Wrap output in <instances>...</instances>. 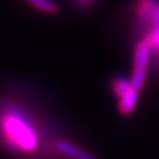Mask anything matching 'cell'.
<instances>
[{"label":"cell","mask_w":159,"mask_h":159,"mask_svg":"<svg viewBox=\"0 0 159 159\" xmlns=\"http://www.w3.org/2000/svg\"><path fill=\"white\" fill-rule=\"evenodd\" d=\"M4 132L14 144L24 150H33L36 147V137L29 125L21 119L10 115L4 120Z\"/></svg>","instance_id":"obj_1"},{"label":"cell","mask_w":159,"mask_h":159,"mask_svg":"<svg viewBox=\"0 0 159 159\" xmlns=\"http://www.w3.org/2000/svg\"><path fill=\"white\" fill-rule=\"evenodd\" d=\"M150 49L152 47L147 40H142L138 43L135 47L134 52V66L133 71H139V73H147V68L149 64L150 59Z\"/></svg>","instance_id":"obj_2"},{"label":"cell","mask_w":159,"mask_h":159,"mask_svg":"<svg viewBox=\"0 0 159 159\" xmlns=\"http://www.w3.org/2000/svg\"><path fill=\"white\" fill-rule=\"evenodd\" d=\"M55 149L64 154L65 157L70 158V159H97L93 154L88 153L87 150L76 147L75 144H71L66 140H59L55 143Z\"/></svg>","instance_id":"obj_3"},{"label":"cell","mask_w":159,"mask_h":159,"mask_svg":"<svg viewBox=\"0 0 159 159\" xmlns=\"http://www.w3.org/2000/svg\"><path fill=\"white\" fill-rule=\"evenodd\" d=\"M138 14L159 26V0H139Z\"/></svg>","instance_id":"obj_4"},{"label":"cell","mask_w":159,"mask_h":159,"mask_svg":"<svg viewBox=\"0 0 159 159\" xmlns=\"http://www.w3.org/2000/svg\"><path fill=\"white\" fill-rule=\"evenodd\" d=\"M138 90L135 88H130L128 92H125L119 100V105H118V109L120 111V114L123 115H129L130 113L134 111L135 107H137V103H138Z\"/></svg>","instance_id":"obj_5"},{"label":"cell","mask_w":159,"mask_h":159,"mask_svg":"<svg viewBox=\"0 0 159 159\" xmlns=\"http://www.w3.org/2000/svg\"><path fill=\"white\" fill-rule=\"evenodd\" d=\"M25 2L45 14H55L58 11V7L53 0H25Z\"/></svg>","instance_id":"obj_6"},{"label":"cell","mask_w":159,"mask_h":159,"mask_svg":"<svg viewBox=\"0 0 159 159\" xmlns=\"http://www.w3.org/2000/svg\"><path fill=\"white\" fill-rule=\"evenodd\" d=\"M130 88H132L130 80H127L124 78H118L115 80H113V90L119 98H120L125 92H128Z\"/></svg>","instance_id":"obj_7"},{"label":"cell","mask_w":159,"mask_h":159,"mask_svg":"<svg viewBox=\"0 0 159 159\" xmlns=\"http://www.w3.org/2000/svg\"><path fill=\"white\" fill-rule=\"evenodd\" d=\"M80 3H83V4H89V3H92L93 0H79Z\"/></svg>","instance_id":"obj_8"}]
</instances>
